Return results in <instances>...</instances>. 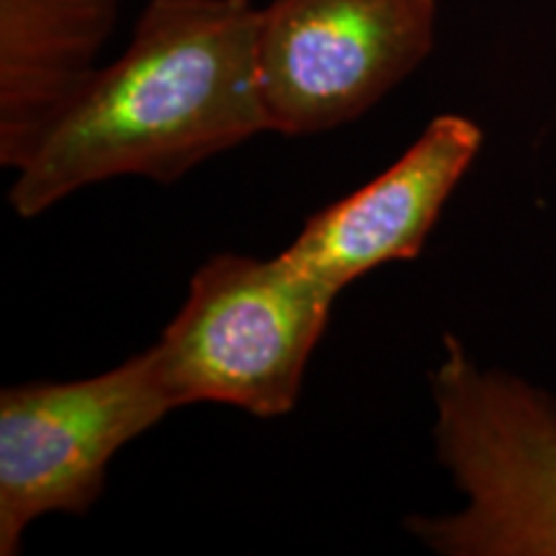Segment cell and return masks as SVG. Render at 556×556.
I'll use <instances>...</instances> for the list:
<instances>
[{"label":"cell","mask_w":556,"mask_h":556,"mask_svg":"<svg viewBox=\"0 0 556 556\" xmlns=\"http://www.w3.org/2000/svg\"><path fill=\"white\" fill-rule=\"evenodd\" d=\"M270 131L250 0H148L129 45L99 67L16 170L9 204L31 219L109 178L173 184Z\"/></svg>","instance_id":"obj_1"},{"label":"cell","mask_w":556,"mask_h":556,"mask_svg":"<svg viewBox=\"0 0 556 556\" xmlns=\"http://www.w3.org/2000/svg\"><path fill=\"white\" fill-rule=\"evenodd\" d=\"M433 441L464 507L407 531L443 556H556V397L482 368L454 336L430 374Z\"/></svg>","instance_id":"obj_2"},{"label":"cell","mask_w":556,"mask_h":556,"mask_svg":"<svg viewBox=\"0 0 556 556\" xmlns=\"http://www.w3.org/2000/svg\"><path fill=\"white\" fill-rule=\"evenodd\" d=\"M336 296L287 253L212 255L150 348L173 405L214 402L255 417L291 413Z\"/></svg>","instance_id":"obj_3"},{"label":"cell","mask_w":556,"mask_h":556,"mask_svg":"<svg viewBox=\"0 0 556 556\" xmlns=\"http://www.w3.org/2000/svg\"><path fill=\"white\" fill-rule=\"evenodd\" d=\"M148 348L80 381H29L0 392V554L50 513L83 516L127 443L173 413Z\"/></svg>","instance_id":"obj_4"},{"label":"cell","mask_w":556,"mask_h":556,"mask_svg":"<svg viewBox=\"0 0 556 556\" xmlns=\"http://www.w3.org/2000/svg\"><path fill=\"white\" fill-rule=\"evenodd\" d=\"M438 0H268L258 75L270 131L325 135L361 119L435 47Z\"/></svg>","instance_id":"obj_5"},{"label":"cell","mask_w":556,"mask_h":556,"mask_svg":"<svg viewBox=\"0 0 556 556\" xmlns=\"http://www.w3.org/2000/svg\"><path fill=\"white\" fill-rule=\"evenodd\" d=\"M482 139L467 116H435L397 163L317 212L283 253L338 294L374 268L415 261Z\"/></svg>","instance_id":"obj_6"},{"label":"cell","mask_w":556,"mask_h":556,"mask_svg":"<svg viewBox=\"0 0 556 556\" xmlns=\"http://www.w3.org/2000/svg\"><path fill=\"white\" fill-rule=\"evenodd\" d=\"M122 0H0V163L18 170L99 70Z\"/></svg>","instance_id":"obj_7"}]
</instances>
